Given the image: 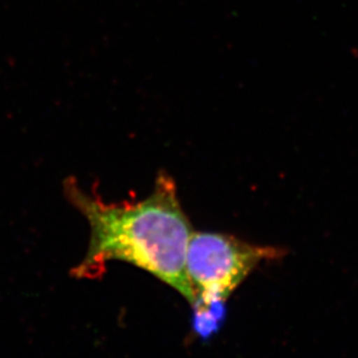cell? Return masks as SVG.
Returning <instances> with one entry per match:
<instances>
[{
  "label": "cell",
  "instance_id": "obj_3",
  "mask_svg": "<svg viewBox=\"0 0 358 358\" xmlns=\"http://www.w3.org/2000/svg\"><path fill=\"white\" fill-rule=\"evenodd\" d=\"M192 306L194 308V331H196L201 338H210L220 331L227 315L225 301L195 303Z\"/></svg>",
  "mask_w": 358,
  "mask_h": 358
},
{
  "label": "cell",
  "instance_id": "obj_1",
  "mask_svg": "<svg viewBox=\"0 0 358 358\" xmlns=\"http://www.w3.org/2000/svg\"><path fill=\"white\" fill-rule=\"evenodd\" d=\"M64 193L91 232L84 260L72 271L75 278H100L108 262L122 261L153 275L190 305L195 303L186 268L193 230L167 173H160L152 193L137 202H105L73 179L65 181Z\"/></svg>",
  "mask_w": 358,
  "mask_h": 358
},
{
  "label": "cell",
  "instance_id": "obj_2",
  "mask_svg": "<svg viewBox=\"0 0 358 358\" xmlns=\"http://www.w3.org/2000/svg\"><path fill=\"white\" fill-rule=\"evenodd\" d=\"M282 254L278 248L255 246L227 234L193 232L186 268L195 303L227 301L262 261Z\"/></svg>",
  "mask_w": 358,
  "mask_h": 358
}]
</instances>
